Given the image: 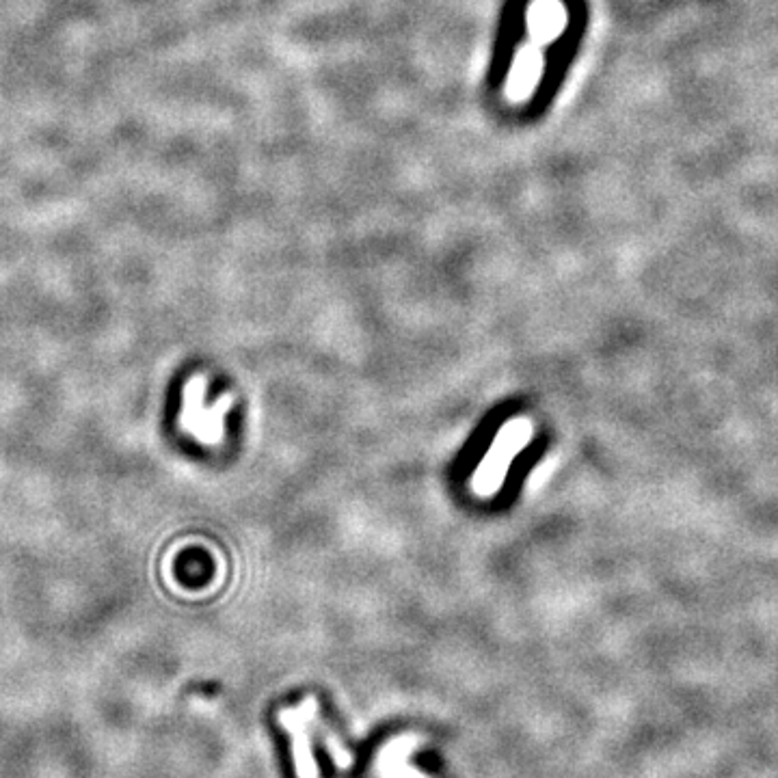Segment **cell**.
I'll list each match as a JSON object with an SVG mask.
<instances>
[{
    "instance_id": "cell-1",
    "label": "cell",
    "mask_w": 778,
    "mask_h": 778,
    "mask_svg": "<svg viewBox=\"0 0 778 778\" xmlns=\"http://www.w3.org/2000/svg\"><path fill=\"white\" fill-rule=\"evenodd\" d=\"M316 712V699H307L299 709H288V712L279 716V720L284 722L286 731L292 737V755L299 778H318V768L310 748V737H307V722L316 718Z\"/></svg>"
}]
</instances>
